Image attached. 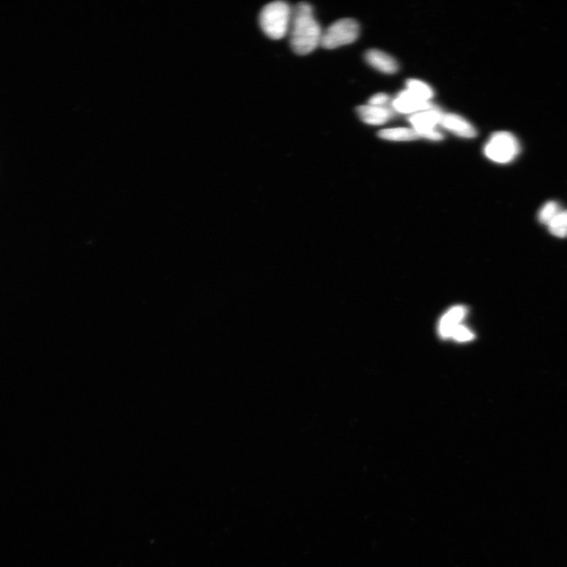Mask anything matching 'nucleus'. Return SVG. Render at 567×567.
<instances>
[{
    "instance_id": "obj_1",
    "label": "nucleus",
    "mask_w": 567,
    "mask_h": 567,
    "mask_svg": "<svg viewBox=\"0 0 567 567\" xmlns=\"http://www.w3.org/2000/svg\"><path fill=\"white\" fill-rule=\"evenodd\" d=\"M322 32L310 4L301 2L292 7L288 33L295 53L306 55L313 53L321 45Z\"/></svg>"
},
{
    "instance_id": "obj_2",
    "label": "nucleus",
    "mask_w": 567,
    "mask_h": 567,
    "mask_svg": "<svg viewBox=\"0 0 567 567\" xmlns=\"http://www.w3.org/2000/svg\"><path fill=\"white\" fill-rule=\"evenodd\" d=\"M292 7L286 2L275 1L261 10L259 24L266 36L273 39L285 37L289 32Z\"/></svg>"
},
{
    "instance_id": "obj_3",
    "label": "nucleus",
    "mask_w": 567,
    "mask_h": 567,
    "mask_svg": "<svg viewBox=\"0 0 567 567\" xmlns=\"http://www.w3.org/2000/svg\"><path fill=\"white\" fill-rule=\"evenodd\" d=\"M360 31V25L355 20L340 19L322 32L320 46L331 50L353 44L358 39Z\"/></svg>"
},
{
    "instance_id": "obj_4",
    "label": "nucleus",
    "mask_w": 567,
    "mask_h": 567,
    "mask_svg": "<svg viewBox=\"0 0 567 567\" xmlns=\"http://www.w3.org/2000/svg\"><path fill=\"white\" fill-rule=\"evenodd\" d=\"M519 151L518 140L508 132L492 134L484 149L485 155L489 160L501 164L512 162Z\"/></svg>"
},
{
    "instance_id": "obj_5",
    "label": "nucleus",
    "mask_w": 567,
    "mask_h": 567,
    "mask_svg": "<svg viewBox=\"0 0 567 567\" xmlns=\"http://www.w3.org/2000/svg\"><path fill=\"white\" fill-rule=\"evenodd\" d=\"M443 113L436 107L432 109L415 113L409 118V122L416 130L419 137L433 141H440L444 139L443 134L436 130V126L440 124Z\"/></svg>"
},
{
    "instance_id": "obj_6",
    "label": "nucleus",
    "mask_w": 567,
    "mask_h": 567,
    "mask_svg": "<svg viewBox=\"0 0 567 567\" xmlns=\"http://www.w3.org/2000/svg\"><path fill=\"white\" fill-rule=\"evenodd\" d=\"M440 126L463 138L472 139L477 137V130L472 123L456 113L442 115Z\"/></svg>"
},
{
    "instance_id": "obj_7",
    "label": "nucleus",
    "mask_w": 567,
    "mask_h": 567,
    "mask_svg": "<svg viewBox=\"0 0 567 567\" xmlns=\"http://www.w3.org/2000/svg\"><path fill=\"white\" fill-rule=\"evenodd\" d=\"M393 109L402 113H417L418 112L434 109V106L430 102L424 101L411 94L405 89L397 95L393 102Z\"/></svg>"
},
{
    "instance_id": "obj_8",
    "label": "nucleus",
    "mask_w": 567,
    "mask_h": 567,
    "mask_svg": "<svg viewBox=\"0 0 567 567\" xmlns=\"http://www.w3.org/2000/svg\"><path fill=\"white\" fill-rule=\"evenodd\" d=\"M467 315V309L462 305L455 306L447 310L439 322V335L443 339H450L453 331L462 324Z\"/></svg>"
},
{
    "instance_id": "obj_9",
    "label": "nucleus",
    "mask_w": 567,
    "mask_h": 567,
    "mask_svg": "<svg viewBox=\"0 0 567 567\" xmlns=\"http://www.w3.org/2000/svg\"><path fill=\"white\" fill-rule=\"evenodd\" d=\"M365 59L367 64L374 69L387 73V75H393L399 71L398 62L393 57L380 50L371 49L367 50L365 54Z\"/></svg>"
},
{
    "instance_id": "obj_10",
    "label": "nucleus",
    "mask_w": 567,
    "mask_h": 567,
    "mask_svg": "<svg viewBox=\"0 0 567 567\" xmlns=\"http://www.w3.org/2000/svg\"><path fill=\"white\" fill-rule=\"evenodd\" d=\"M356 111L362 122L371 126H381L393 115L392 110L384 106L362 105L357 107Z\"/></svg>"
},
{
    "instance_id": "obj_11",
    "label": "nucleus",
    "mask_w": 567,
    "mask_h": 567,
    "mask_svg": "<svg viewBox=\"0 0 567 567\" xmlns=\"http://www.w3.org/2000/svg\"><path fill=\"white\" fill-rule=\"evenodd\" d=\"M378 137L391 141H412L420 138L415 129L409 128L382 129L378 133Z\"/></svg>"
},
{
    "instance_id": "obj_12",
    "label": "nucleus",
    "mask_w": 567,
    "mask_h": 567,
    "mask_svg": "<svg viewBox=\"0 0 567 567\" xmlns=\"http://www.w3.org/2000/svg\"><path fill=\"white\" fill-rule=\"evenodd\" d=\"M406 86L407 90L422 100L429 102L434 96L433 89L428 84L417 80V79L407 80Z\"/></svg>"
},
{
    "instance_id": "obj_13",
    "label": "nucleus",
    "mask_w": 567,
    "mask_h": 567,
    "mask_svg": "<svg viewBox=\"0 0 567 567\" xmlns=\"http://www.w3.org/2000/svg\"><path fill=\"white\" fill-rule=\"evenodd\" d=\"M550 232L555 236H567V211L560 212L548 225Z\"/></svg>"
},
{
    "instance_id": "obj_14",
    "label": "nucleus",
    "mask_w": 567,
    "mask_h": 567,
    "mask_svg": "<svg viewBox=\"0 0 567 567\" xmlns=\"http://www.w3.org/2000/svg\"><path fill=\"white\" fill-rule=\"evenodd\" d=\"M557 203L551 201L544 204L538 214V219L543 225H548L560 212Z\"/></svg>"
},
{
    "instance_id": "obj_15",
    "label": "nucleus",
    "mask_w": 567,
    "mask_h": 567,
    "mask_svg": "<svg viewBox=\"0 0 567 567\" xmlns=\"http://www.w3.org/2000/svg\"><path fill=\"white\" fill-rule=\"evenodd\" d=\"M451 338L458 342H467L474 338V334L467 327L461 324L453 331Z\"/></svg>"
},
{
    "instance_id": "obj_16",
    "label": "nucleus",
    "mask_w": 567,
    "mask_h": 567,
    "mask_svg": "<svg viewBox=\"0 0 567 567\" xmlns=\"http://www.w3.org/2000/svg\"><path fill=\"white\" fill-rule=\"evenodd\" d=\"M389 96L385 93H378L372 96L369 100L368 104L373 106H384L389 100Z\"/></svg>"
}]
</instances>
